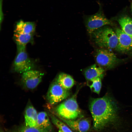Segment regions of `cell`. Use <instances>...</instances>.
I'll return each mask as SVG.
<instances>
[{"label": "cell", "mask_w": 132, "mask_h": 132, "mask_svg": "<svg viewBox=\"0 0 132 132\" xmlns=\"http://www.w3.org/2000/svg\"><path fill=\"white\" fill-rule=\"evenodd\" d=\"M89 108L92 117L93 128L95 130H101L116 118V104L108 95L92 99Z\"/></svg>", "instance_id": "1"}, {"label": "cell", "mask_w": 132, "mask_h": 132, "mask_svg": "<svg viewBox=\"0 0 132 132\" xmlns=\"http://www.w3.org/2000/svg\"><path fill=\"white\" fill-rule=\"evenodd\" d=\"M91 37L95 44L100 48L109 50L115 49L118 38L115 32L111 28L102 27L95 31Z\"/></svg>", "instance_id": "2"}, {"label": "cell", "mask_w": 132, "mask_h": 132, "mask_svg": "<svg viewBox=\"0 0 132 132\" xmlns=\"http://www.w3.org/2000/svg\"><path fill=\"white\" fill-rule=\"evenodd\" d=\"M78 90L71 97L55 107L54 110L56 115L69 120H75L82 117V111L76 99Z\"/></svg>", "instance_id": "3"}, {"label": "cell", "mask_w": 132, "mask_h": 132, "mask_svg": "<svg viewBox=\"0 0 132 132\" xmlns=\"http://www.w3.org/2000/svg\"><path fill=\"white\" fill-rule=\"evenodd\" d=\"M94 57L98 65L108 69L114 68L121 61L110 50L104 48L96 50Z\"/></svg>", "instance_id": "4"}, {"label": "cell", "mask_w": 132, "mask_h": 132, "mask_svg": "<svg viewBox=\"0 0 132 132\" xmlns=\"http://www.w3.org/2000/svg\"><path fill=\"white\" fill-rule=\"evenodd\" d=\"M84 19L87 31L90 36L96 30L104 26L112 24L100 11L94 14L86 16Z\"/></svg>", "instance_id": "5"}, {"label": "cell", "mask_w": 132, "mask_h": 132, "mask_svg": "<svg viewBox=\"0 0 132 132\" xmlns=\"http://www.w3.org/2000/svg\"><path fill=\"white\" fill-rule=\"evenodd\" d=\"M70 94L68 90L64 88L55 80L50 86L46 98L49 103L54 105L65 99Z\"/></svg>", "instance_id": "6"}, {"label": "cell", "mask_w": 132, "mask_h": 132, "mask_svg": "<svg viewBox=\"0 0 132 132\" xmlns=\"http://www.w3.org/2000/svg\"><path fill=\"white\" fill-rule=\"evenodd\" d=\"M17 51L13 63L14 71L17 73H22L32 69L34 67V64L28 56L25 49Z\"/></svg>", "instance_id": "7"}, {"label": "cell", "mask_w": 132, "mask_h": 132, "mask_svg": "<svg viewBox=\"0 0 132 132\" xmlns=\"http://www.w3.org/2000/svg\"><path fill=\"white\" fill-rule=\"evenodd\" d=\"M21 80L24 87L32 89L36 88L41 82L44 75L41 72L32 69L22 73Z\"/></svg>", "instance_id": "8"}, {"label": "cell", "mask_w": 132, "mask_h": 132, "mask_svg": "<svg viewBox=\"0 0 132 132\" xmlns=\"http://www.w3.org/2000/svg\"><path fill=\"white\" fill-rule=\"evenodd\" d=\"M115 32L118 38L116 50L122 53H132V38L120 28H116Z\"/></svg>", "instance_id": "9"}, {"label": "cell", "mask_w": 132, "mask_h": 132, "mask_svg": "<svg viewBox=\"0 0 132 132\" xmlns=\"http://www.w3.org/2000/svg\"><path fill=\"white\" fill-rule=\"evenodd\" d=\"M57 116L70 129L76 132H87L90 129V123L86 119L81 117L75 120H69Z\"/></svg>", "instance_id": "10"}, {"label": "cell", "mask_w": 132, "mask_h": 132, "mask_svg": "<svg viewBox=\"0 0 132 132\" xmlns=\"http://www.w3.org/2000/svg\"><path fill=\"white\" fill-rule=\"evenodd\" d=\"M104 72V70L102 67L94 64L85 69L83 74L85 78L88 81L97 78H103Z\"/></svg>", "instance_id": "11"}, {"label": "cell", "mask_w": 132, "mask_h": 132, "mask_svg": "<svg viewBox=\"0 0 132 132\" xmlns=\"http://www.w3.org/2000/svg\"><path fill=\"white\" fill-rule=\"evenodd\" d=\"M38 113L33 106L31 104L27 106L24 114L25 126L31 127H37Z\"/></svg>", "instance_id": "12"}, {"label": "cell", "mask_w": 132, "mask_h": 132, "mask_svg": "<svg viewBox=\"0 0 132 132\" xmlns=\"http://www.w3.org/2000/svg\"><path fill=\"white\" fill-rule=\"evenodd\" d=\"M33 36V34L14 32V37L17 44V51L25 49L26 45L32 41Z\"/></svg>", "instance_id": "13"}, {"label": "cell", "mask_w": 132, "mask_h": 132, "mask_svg": "<svg viewBox=\"0 0 132 132\" xmlns=\"http://www.w3.org/2000/svg\"><path fill=\"white\" fill-rule=\"evenodd\" d=\"M35 23L32 22H24L20 20L16 25L14 32L21 33L33 34L35 31Z\"/></svg>", "instance_id": "14"}, {"label": "cell", "mask_w": 132, "mask_h": 132, "mask_svg": "<svg viewBox=\"0 0 132 132\" xmlns=\"http://www.w3.org/2000/svg\"><path fill=\"white\" fill-rule=\"evenodd\" d=\"M55 80L64 88L68 90L75 84V80L71 76L63 72L59 74Z\"/></svg>", "instance_id": "15"}, {"label": "cell", "mask_w": 132, "mask_h": 132, "mask_svg": "<svg viewBox=\"0 0 132 132\" xmlns=\"http://www.w3.org/2000/svg\"><path fill=\"white\" fill-rule=\"evenodd\" d=\"M37 127L52 131L51 123L47 114L44 111L38 113Z\"/></svg>", "instance_id": "16"}, {"label": "cell", "mask_w": 132, "mask_h": 132, "mask_svg": "<svg viewBox=\"0 0 132 132\" xmlns=\"http://www.w3.org/2000/svg\"><path fill=\"white\" fill-rule=\"evenodd\" d=\"M118 22L121 30L132 38V19L128 16H124L119 18Z\"/></svg>", "instance_id": "17"}, {"label": "cell", "mask_w": 132, "mask_h": 132, "mask_svg": "<svg viewBox=\"0 0 132 132\" xmlns=\"http://www.w3.org/2000/svg\"><path fill=\"white\" fill-rule=\"evenodd\" d=\"M52 121L59 129L63 132H73L67 125L51 114H49Z\"/></svg>", "instance_id": "18"}, {"label": "cell", "mask_w": 132, "mask_h": 132, "mask_svg": "<svg viewBox=\"0 0 132 132\" xmlns=\"http://www.w3.org/2000/svg\"><path fill=\"white\" fill-rule=\"evenodd\" d=\"M101 78H97L87 81L88 86L93 92L99 94L101 87Z\"/></svg>", "instance_id": "19"}, {"label": "cell", "mask_w": 132, "mask_h": 132, "mask_svg": "<svg viewBox=\"0 0 132 132\" xmlns=\"http://www.w3.org/2000/svg\"><path fill=\"white\" fill-rule=\"evenodd\" d=\"M17 132H52L37 127H31L25 126L21 128Z\"/></svg>", "instance_id": "20"}, {"label": "cell", "mask_w": 132, "mask_h": 132, "mask_svg": "<svg viewBox=\"0 0 132 132\" xmlns=\"http://www.w3.org/2000/svg\"><path fill=\"white\" fill-rule=\"evenodd\" d=\"M58 132H62V131H61V130H59V131H58Z\"/></svg>", "instance_id": "21"}, {"label": "cell", "mask_w": 132, "mask_h": 132, "mask_svg": "<svg viewBox=\"0 0 132 132\" xmlns=\"http://www.w3.org/2000/svg\"><path fill=\"white\" fill-rule=\"evenodd\" d=\"M131 10H132V6H131Z\"/></svg>", "instance_id": "22"}]
</instances>
